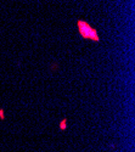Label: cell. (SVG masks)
Returning a JSON list of instances; mask_svg holds the SVG:
<instances>
[{
	"label": "cell",
	"mask_w": 135,
	"mask_h": 152,
	"mask_svg": "<svg viewBox=\"0 0 135 152\" xmlns=\"http://www.w3.org/2000/svg\"><path fill=\"white\" fill-rule=\"evenodd\" d=\"M77 28L79 34L82 35L83 39L85 40H93V42H100V37L97 31L91 27L88 22H85L83 20H78L77 21Z\"/></svg>",
	"instance_id": "1"
},
{
	"label": "cell",
	"mask_w": 135,
	"mask_h": 152,
	"mask_svg": "<svg viewBox=\"0 0 135 152\" xmlns=\"http://www.w3.org/2000/svg\"><path fill=\"white\" fill-rule=\"evenodd\" d=\"M66 123H67V119H62V121H61V123H60L61 130H65L66 129Z\"/></svg>",
	"instance_id": "2"
},
{
	"label": "cell",
	"mask_w": 135,
	"mask_h": 152,
	"mask_svg": "<svg viewBox=\"0 0 135 152\" xmlns=\"http://www.w3.org/2000/svg\"><path fill=\"white\" fill-rule=\"evenodd\" d=\"M0 118H1V119L4 118V111L3 110H0Z\"/></svg>",
	"instance_id": "3"
}]
</instances>
